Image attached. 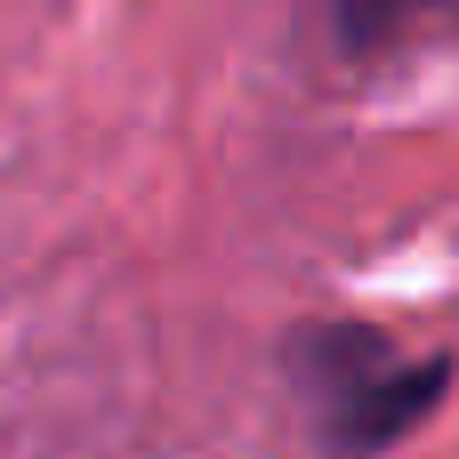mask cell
Listing matches in <instances>:
<instances>
[{"label": "cell", "instance_id": "cell-2", "mask_svg": "<svg viewBox=\"0 0 459 459\" xmlns=\"http://www.w3.org/2000/svg\"><path fill=\"white\" fill-rule=\"evenodd\" d=\"M323 32L339 56L371 65V56H403L436 32H459V0H315Z\"/></svg>", "mask_w": 459, "mask_h": 459}, {"label": "cell", "instance_id": "cell-1", "mask_svg": "<svg viewBox=\"0 0 459 459\" xmlns=\"http://www.w3.org/2000/svg\"><path fill=\"white\" fill-rule=\"evenodd\" d=\"M282 371L323 459L395 452L452 395V355H420L371 315H299L282 331Z\"/></svg>", "mask_w": 459, "mask_h": 459}]
</instances>
